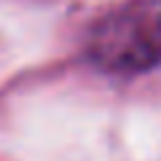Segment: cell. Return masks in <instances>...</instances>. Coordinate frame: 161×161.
<instances>
[{
  "mask_svg": "<svg viewBox=\"0 0 161 161\" xmlns=\"http://www.w3.org/2000/svg\"><path fill=\"white\" fill-rule=\"evenodd\" d=\"M89 54L102 70L140 73L161 62V3H132L92 30Z\"/></svg>",
  "mask_w": 161,
  "mask_h": 161,
  "instance_id": "6da1fadb",
  "label": "cell"
}]
</instances>
